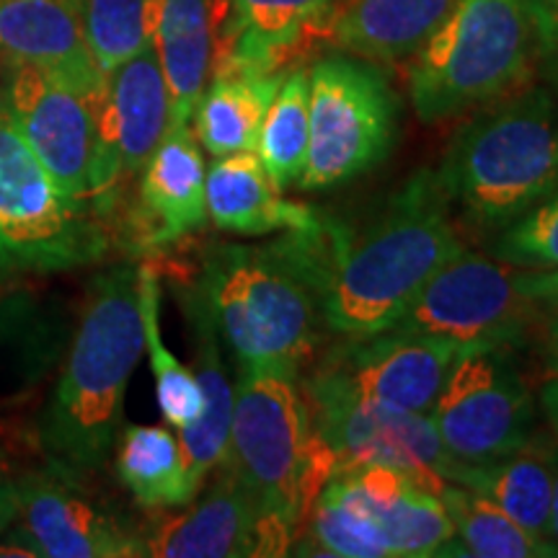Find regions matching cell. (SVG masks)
<instances>
[{"label":"cell","instance_id":"obj_1","mask_svg":"<svg viewBox=\"0 0 558 558\" xmlns=\"http://www.w3.org/2000/svg\"><path fill=\"white\" fill-rule=\"evenodd\" d=\"M437 171H416L365 228L320 218L295 230L324 324L344 339L388 331L432 275L463 251Z\"/></svg>","mask_w":558,"mask_h":558},{"label":"cell","instance_id":"obj_2","mask_svg":"<svg viewBox=\"0 0 558 558\" xmlns=\"http://www.w3.org/2000/svg\"><path fill=\"white\" fill-rule=\"evenodd\" d=\"M190 288L205 305L235 369L300 375L313 365L329 331L295 230L262 246L215 243L202 256Z\"/></svg>","mask_w":558,"mask_h":558},{"label":"cell","instance_id":"obj_3","mask_svg":"<svg viewBox=\"0 0 558 558\" xmlns=\"http://www.w3.org/2000/svg\"><path fill=\"white\" fill-rule=\"evenodd\" d=\"M143 349L137 267L120 264L90 279L78 329L39 416V442L58 469L73 476L104 469Z\"/></svg>","mask_w":558,"mask_h":558},{"label":"cell","instance_id":"obj_4","mask_svg":"<svg viewBox=\"0 0 558 558\" xmlns=\"http://www.w3.org/2000/svg\"><path fill=\"white\" fill-rule=\"evenodd\" d=\"M437 179L478 233H497L558 184V96L522 86L456 132Z\"/></svg>","mask_w":558,"mask_h":558},{"label":"cell","instance_id":"obj_5","mask_svg":"<svg viewBox=\"0 0 558 558\" xmlns=\"http://www.w3.org/2000/svg\"><path fill=\"white\" fill-rule=\"evenodd\" d=\"M300 375L239 369L222 463L267 518L298 530L308 520L337 460L316 435Z\"/></svg>","mask_w":558,"mask_h":558},{"label":"cell","instance_id":"obj_6","mask_svg":"<svg viewBox=\"0 0 558 558\" xmlns=\"http://www.w3.org/2000/svg\"><path fill=\"white\" fill-rule=\"evenodd\" d=\"M541 41L527 0H456L414 54L409 96L422 122H442L527 86Z\"/></svg>","mask_w":558,"mask_h":558},{"label":"cell","instance_id":"obj_7","mask_svg":"<svg viewBox=\"0 0 558 558\" xmlns=\"http://www.w3.org/2000/svg\"><path fill=\"white\" fill-rule=\"evenodd\" d=\"M308 160L298 186L333 190L386 163L399 140L401 99L378 62L331 54L308 70Z\"/></svg>","mask_w":558,"mask_h":558},{"label":"cell","instance_id":"obj_8","mask_svg":"<svg viewBox=\"0 0 558 558\" xmlns=\"http://www.w3.org/2000/svg\"><path fill=\"white\" fill-rule=\"evenodd\" d=\"M107 248L90 202L68 197L9 114L0 117V279L86 267Z\"/></svg>","mask_w":558,"mask_h":558},{"label":"cell","instance_id":"obj_9","mask_svg":"<svg viewBox=\"0 0 558 558\" xmlns=\"http://www.w3.org/2000/svg\"><path fill=\"white\" fill-rule=\"evenodd\" d=\"M429 418L460 465L486 463L530 442L538 435V403L522 375L518 347H460Z\"/></svg>","mask_w":558,"mask_h":558},{"label":"cell","instance_id":"obj_10","mask_svg":"<svg viewBox=\"0 0 558 558\" xmlns=\"http://www.w3.org/2000/svg\"><path fill=\"white\" fill-rule=\"evenodd\" d=\"M541 305L518 290V267L463 248L442 264L390 331L456 347L527 344Z\"/></svg>","mask_w":558,"mask_h":558},{"label":"cell","instance_id":"obj_11","mask_svg":"<svg viewBox=\"0 0 558 558\" xmlns=\"http://www.w3.org/2000/svg\"><path fill=\"white\" fill-rule=\"evenodd\" d=\"M316 435L337 460V473L386 465L439 497L456 460L439 442L429 414L362 401L341 390L303 383Z\"/></svg>","mask_w":558,"mask_h":558},{"label":"cell","instance_id":"obj_12","mask_svg":"<svg viewBox=\"0 0 558 558\" xmlns=\"http://www.w3.org/2000/svg\"><path fill=\"white\" fill-rule=\"evenodd\" d=\"M96 148L90 166V205L109 209L122 177H135L171 128V96L153 41L107 73L94 101Z\"/></svg>","mask_w":558,"mask_h":558},{"label":"cell","instance_id":"obj_13","mask_svg":"<svg viewBox=\"0 0 558 558\" xmlns=\"http://www.w3.org/2000/svg\"><path fill=\"white\" fill-rule=\"evenodd\" d=\"M202 497L181 512L160 514L140 533L145 556L156 558H246L284 556L295 530L262 512L235 473L220 463Z\"/></svg>","mask_w":558,"mask_h":558},{"label":"cell","instance_id":"obj_14","mask_svg":"<svg viewBox=\"0 0 558 558\" xmlns=\"http://www.w3.org/2000/svg\"><path fill=\"white\" fill-rule=\"evenodd\" d=\"M458 349L448 341L388 329L333 344L305 383L383 407L429 414Z\"/></svg>","mask_w":558,"mask_h":558},{"label":"cell","instance_id":"obj_15","mask_svg":"<svg viewBox=\"0 0 558 558\" xmlns=\"http://www.w3.org/2000/svg\"><path fill=\"white\" fill-rule=\"evenodd\" d=\"M5 114L54 184L68 197L90 202L94 101L45 70L5 60Z\"/></svg>","mask_w":558,"mask_h":558},{"label":"cell","instance_id":"obj_16","mask_svg":"<svg viewBox=\"0 0 558 558\" xmlns=\"http://www.w3.org/2000/svg\"><path fill=\"white\" fill-rule=\"evenodd\" d=\"M65 473L58 469L16 481L19 509L9 538L29 550L32 558L145 556L140 535L90 501Z\"/></svg>","mask_w":558,"mask_h":558},{"label":"cell","instance_id":"obj_17","mask_svg":"<svg viewBox=\"0 0 558 558\" xmlns=\"http://www.w3.org/2000/svg\"><path fill=\"white\" fill-rule=\"evenodd\" d=\"M0 58L45 70L90 101L107 81L88 47L83 0H0Z\"/></svg>","mask_w":558,"mask_h":558},{"label":"cell","instance_id":"obj_18","mask_svg":"<svg viewBox=\"0 0 558 558\" xmlns=\"http://www.w3.org/2000/svg\"><path fill=\"white\" fill-rule=\"evenodd\" d=\"M205 156L190 124H171L140 177L137 233L148 248L190 239L207 222Z\"/></svg>","mask_w":558,"mask_h":558},{"label":"cell","instance_id":"obj_19","mask_svg":"<svg viewBox=\"0 0 558 558\" xmlns=\"http://www.w3.org/2000/svg\"><path fill=\"white\" fill-rule=\"evenodd\" d=\"M339 0H226L215 70L282 73L311 34L324 32Z\"/></svg>","mask_w":558,"mask_h":558},{"label":"cell","instance_id":"obj_20","mask_svg":"<svg viewBox=\"0 0 558 558\" xmlns=\"http://www.w3.org/2000/svg\"><path fill=\"white\" fill-rule=\"evenodd\" d=\"M179 303L184 311L186 326L192 333L194 347V378L202 388V416L192 427L179 429V442L184 450L186 469L194 486H205L209 473L226 460L228 435H230V414H233V380L228 375L226 352L222 341L209 320L205 305L192 288L179 290Z\"/></svg>","mask_w":558,"mask_h":558},{"label":"cell","instance_id":"obj_21","mask_svg":"<svg viewBox=\"0 0 558 558\" xmlns=\"http://www.w3.org/2000/svg\"><path fill=\"white\" fill-rule=\"evenodd\" d=\"M207 220L233 235H269L311 228L320 215L284 199L254 150L218 158L207 171Z\"/></svg>","mask_w":558,"mask_h":558},{"label":"cell","instance_id":"obj_22","mask_svg":"<svg viewBox=\"0 0 558 558\" xmlns=\"http://www.w3.org/2000/svg\"><path fill=\"white\" fill-rule=\"evenodd\" d=\"M226 0H160L153 47L171 96V124H190L215 62Z\"/></svg>","mask_w":558,"mask_h":558},{"label":"cell","instance_id":"obj_23","mask_svg":"<svg viewBox=\"0 0 558 558\" xmlns=\"http://www.w3.org/2000/svg\"><path fill=\"white\" fill-rule=\"evenodd\" d=\"M456 0H339L324 32L339 50L399 62L422 50Z\"/></svg>","mask_w":558,"mask_h":558},{"label":"cell","instance_id":"obj_24","mask_svg":"<svg viewBox=\"0 0 558 558\" xmlns=\"http://www.w3.org/2000/svg\"><path fill=\"white\" fill-rule=\"evenodd\" d=\"M347 473L357 481L362 501L386 533L393 556H439L456 538V530L439 497L418 488L403 473L386 465H362Z\"/></svg>","mask_w":558,"mask_h":558},{"label":"cell","instance_id":"obj_25","mask_svg":"<svg viewBox=\"0 0 558 558\" xmlns=\"http://www.w3.org/2000/svg\"><path fill=\"white\" fill-rule=\"evenodd\" d=\"M554 435H535L507 456L476 465H456L450 484L469 486L505 509L518 525L548 541L550 497H554Z\"/></svg>","mask_w":558,"mask_h":558},{"label":"cell","instance_id":"obj_26","mask_svg":"<svg viewBox=\"0 0 558 558\" xmlns=\"http://www.w3.org/2000/svg\"><path fill=\"white\" fill-rule=\"evenodd\" d=\"M288 73L215 70L194 109V135L209 156L226 158L256 148L264 114Z\"/></svg>","mask_w":558,"mask_h":558},{"label":"cell","instance_id":"obj_27","mask_svg":"<svg viewBox=\"0 0 558 558\" xmlns=\"http://www.w3.org/2000/svg\"><path fill=\"white\" fill-rule=\"evenodd\" d=\"M117 476L145 509H179L199 494L179 435L158 424H132L120 432Z\"/></svg>","mask_w":558,"mask_h":558},{"label":"cell","instance_id":"obj_28","mask_svg":"<svg viewBox=\"0 0 558 558\" xmlns=\"http://www.w3.org/2000/svg\"><path fill=\"white\" fill-rule=\"evenodd\" d=\"M298 556L337 558H390L393 548L362 501L352 473L341 471L326 481L308 514L303 538L292 543Z\"/></svg>","mask_w":558,"mask_h":558},{"label":"cell","instance_id":"obj_29","mask_svg":"<svg viewBox=\"0 0 558 558\" xmlns=\"http://www.w3.org/2000/svg\"><path fill=\"white\" fill-rule=\"evenodd\" d=\"M456 538L439 556L476 558H558L554 543L518 525L505 509L469 486L448 484L439 494Z\"/></svg>","mask_w":558,"mask_h":558},{"label":"cell","instance_id":"obj_30","mask_svg":"<svg viewBox=\"0 0 558 558\" xmlns=\"http://www.w3.org/2000/svg\"><path fill=\"white\" fill-rule=\"evenodd\" d=\"M137 300L160 414L171 429L179 432L192 427L202 416L205 401H202V388L194 378V369L181 365V360L166 347L163 333H160V279L153 264L137 267Z\"/></svg>","mask_w":558,"mask_h":558},{"label":"cell","instance_id":"obj_31","mask_svg":"<svg viewBox=\"0 0 558 558\" xmlns=\"http://www.w3.org/2000/svg\"><path fill=\"white\" fill-rule=\"evenodd\" d=\"M308 70L298 68L284 75L282 86L264 114L256 156L279 192L298 186L308 160Z\"/></svg>","mask_w":558,"mask_h":558},{"label":"cell","instance_id":"obj_32","mask_svg":"<svg viewBox=\"0 0 558 558\" xmlns=\"http://www.w3.org/2000/svg\"><path fill=\"white\" fill-rule=\"evenodd\" d=\"M160 0H83L88 47L104 75L153 41Z\"/></svg>","mask_w":558,"mask_h":558},{"label":"cell","instance_id":"obj_33","mask_svg":"<svg viewBox=\"0 0 558 558\" xmlns=\"http://www.w3.org/2000/svg\"><path fill=\"white\" fill-rule=\"evenodd\" d=\"M494 259L522 269H558V184L494 233Z\"/></svg>","mask_w":558,"mask_h":558},{"label":"cell","instance_id":"obj_34","mask_svg":"<svg viewBox=\"0 0 558 558\" xmlns=\"http://www.w3.org/2000/svg\"><path fill=\"white\" fill-rule=\"evenodd\" d=\"M518 290L546 308H558V269H522L518 267Z\"/></svg>","mask_w":558,"mask_h":558},{"label":"cell","instance_id":"obj_35","mask_svg":"<svg viewBox=\"0 0 558 558\" xmlns=\"http://www.w3.org/2000/svg\"><path fill=\"white\" fill-rule=\"evenodd\" d=\"M530 16L541 41V60L558 47V0H527Z\"/></svg>","mask_w":558,"mask_h":558},{"label":"cell","instance_id":"obj_36","mask_svg":"<svg viewBox=\"0 0 558 558\" xmlns=\"http://www.w3.org/2000/svg\"><path fill=\"white\" fill-rule=\"evenodd\" d=\"M19 509V486L9 473L0 469V535L9 533Z\"/></svg>","mask_w":558,"mask_h":558},{"label":"cell","instance_id":"obj_37","mask_svg":"<svg viewBox=\"0 0 558 558\" xmlns=\"http://www.w3.org/2000/svg\"><path fill=\"white\" fill-rule=\"evenodd\" d=\"M541 409L548 418L550 435L558 439V386L554 380H546L541 388Z\"/></svg>","mask_w":558,"mask_h":558},{"label":"cell","instance_id":"obj_38","mask_svg":"<svg viewBox=\"0 0 558 558\" xmlns=\"http://www.w3.org/2000/svg\"><path fill=\"white\" fill-rule=\"evenodd\" d=\"M548 320H546V347H548V367L550 378L558 386V308H550Z\"/></svg>","mask_w":558,"mask_h":558},{"label":"cell","instance_id":"obj_39","mask_svg":"<svg viewBox=\"0 0 558 558\" xmlns=\"http://www.w3.org/2000/svg\"><path fill=\"white\" fill-rule=\"evenodd\" d=\"M556 439V437H554ZM550 465H554V497H550V518H548V541L558 548V439L554 442V456H550Z\"/></svg>","mask_w":558,"mask_h":558},{"label":"cell","instance_id":"obj_40","mask_svg":"<svg viewBox=\"0 0 558 558\" xmlns=\"http://www.w3.org/2000/svg\"><path fill=\"white\" fill-rule=\"evenodd\" d=\"M541 68H543V73H546L548 86L554 88V94L558 96V47L556 50H550L546 58L541 60Z\"/></svg>","mask_w":558,"mask_h":558},{"label":"cell","instance_id":"obj_41","mask_svg":"<svg viewBox=\"0 0 558 558\" xmlns=\"http://www.w3.org/2000/svg\"><path fill=\"white\" fill-rule=\"evenodd\" d=\"M0 117H5V60L0 58Z\"/></svg>","mask_w":558,"mask_h":558}]
</instances>
